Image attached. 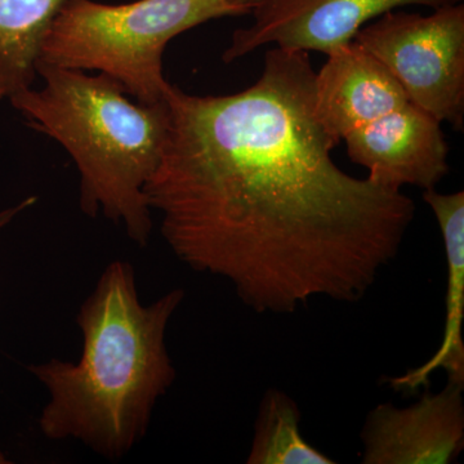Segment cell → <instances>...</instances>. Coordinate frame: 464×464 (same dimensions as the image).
Listing matches in <instances>:
<instances>
[{"instance_id": "obj_4", "label": "cell", "mask_w": 464, "mask_h": 464, "mask_svg": "<svg viewBox=\"0 0 464 464\" xmlns=\"http://www.w3.org/2000/svg\"><path fill=\"white\" fill-rule=\"evenodd\" d=\"M230 0H137L102 5L66 0L48 27L39 60L114 79L142 105L166 100L163 54L176 36L208 21L246 16Z\"/></svg>"}, {"instance_id": "obj_6", "label": "cell", "mask_w": 464, "mask_h": 464, "mask_svg": "<svg viewBox=\"0 0 464 464\" xmlns=\"http://www.w3.org/2000/svg\"><path fill=\"white\" fill-rule=\"evenodd\" d=\"M463 0H262L253 7V24L232 34L225 63L275 44L285 51L328 54L355 39L366 24L408 5L440 8Z\"/></svg>"}, {"instance_id": "obj_8", "label": "cell", "mask_w": 464, "mask_h": 464, "mask_svg": "<svg viewBox=\"0 0 464 464\" xmlns=\"http://www.w3.org/2000/svg\"><path fill=\"white\" fill-rule=\"evenodd\" d=\"M464 384L448 381L406 408L382 404L369 413L362 432L364 464H447L464 447Z\"/></svg>"}, {"instance_id": "obj_3", "label": "cell", "mask_w": 464, "mask_h": 464, "mask_svg": "<svg viewBox=\"0 0 464 464\" xmlns=\"http://www.w3.org/2000/svg\"><path fill=\"white\" fill-rule=\"evenodd\" d=\"M42 90L11 94L12 106L33 130L66 150L81 174L82 212L121 226L146 246L152 210L145 188L160 161L169 125L167 100L132 102L123 87L105 74L88 75L38 61Z\"/></svg>"}, {"instance_id": "obj_15", "label": "cell", "mask_w": 464, "mask_h": 464, "mask_svg": "<svg viewBox=\"0 0 464 464\" xmlns=\"http://www.w3.org/2000/svg\"><path fill=\"white\" fill-rule=\"evenodd\" d=\"M5 97H7V91H5V87L0 84V100L5 99Z\"/></svg>"}, {"instance_id": "obj_5", "label": "cell", "mask_w": 464, "mask_h": 464, "mask_svg": "<svg viewBox=\"0 0 464 464\" xmlns=\"http://www.w3.org/2000/svg\"><path fill=\"white\" fill-rule=\"evenodd\" d=\"M353 41L389 70L409 102L463 130V3L427 16L392 9L362 26Z\"/></svg>"}, {"instance_id": "obj_9", "label": "cell", "mask_w": 464, "mask_h": 464, "mask_svg": "<svg viewBox=\"0 0 464 464\" xmlns=\"http://www.w3.org/2000/svg\"><path fill=\"white\" fill-rule=\"evenodd\" d=\"M409 102L380 61L355 41L328 54L314 82V111L340 143L347 134Z\"/></svg>"}, {"instance_id": "obj_10", "label": "cell", "mask_w": 464, "mask_h": 464, "mask_svg": "<svg viewBox=\"0 0 464 464\" xmlns=\"http://www.w3.org/2000/svg\"><path fill=\"white\" fill-rule=\"evenodd\" d=\"M423 199L438 219L448 262L447 319L441 344L435 355L420 368L390 378L395 390L415 391L429 383L430 377L444 369L448 381L464 384V192L441 194L436 188L424 190Z\"/></svg>"}, {"instance_id": "obj_16", "label": "cell", "mask_w": 464, "mask_h": 464, "mask_svg": "<svg viewBox=\"0 0 464 464\" xmlns=\"http://www.w3.org/2000/svg\"><path fill=\"white\" fill-rule=\"evenodd\" d=\"M5 463H9V460H7V458H5V454L0 453V464Z\"/></svg>"}, {"instance_id": "obj_11", "label": "cell", "mask_w": 464, "mask_h": 464, "mask_svg": "<svg viewBox=\"0 0 464 464\" xmlns=\"http://www.w3.org/2000/svg\"><path fill=\"white\" fill-rule=\"evenodd\" d=\"M66 0H0V84L7 97L32 87L41 44Z\"/></svg>"}, {"instance_id": "obj_12", "label": "cell", "mask_w": 464, "mask_h": 464, "mask_svg": "<svg viewBox=\"0 0 464 464\" xmlns=\"http://www.w3.org/2000/svg\"><path fill=\"white\" fill-rule=\"evenodd\" d=\"M301 411L283 391H266L255 424L249 464H334L308 444L299 429Z\"/></svg>"}, {"instance_id": "obj_13", "label": "cell", "mask_w": 464, "mask_h": 464, "mask_svg": "<svg viewBox=\"0 0 464 464\" xmlns=\"http://www.w3.org/2000/svg\"><path fill=\"white\" fill-rule=\"evenodd\" d=\"M36 200H38L36 199V197H29L26 198V199L20 201V203L16 204V206L9 207L7 209L0 210V230H3L5 226L11 224V222L14 221V219L16 218L18 215L25 212V210L29 209V208L35 206Z\"/></svg>"}, {"instance_id": "obj_7", "label": "cell", "mask_w": 464, "mask_h": 464, "mask_svg": "<svg viewBox=\"0 0 464 464\" xmlns=\"http://www.w3.org/2000/svg\"><path fill=\"white\" fill-rule=\"evenodd\" d=\"M351 160L384 188L430 190L449 173V146L441 123L411 102L344 137Z\"/></svg>"}, {"instance_id": "obj_1", "label": "cell", "mask_w": 464, "mask_h": 464, "mask_svg": "<svg viewBox=\"0 0 464 464\" xmlns=\"http://www.w3.org/2000/svg\"><path fill=\"white\" fill-rule=\"evenodd\" d=\"M308 52L275 47L255 84L197 96L170 84L145 188L174 256L230 283L258 314L353 304L398 256L415 215L401 190L342 170L314 111Z\"/></svg>"}, {"instance_id": "obj_14", "label": "cell", "mask_w": 464, "mask_h": 464, "mask_svg": "<svg viewBox=\"0 0 464 464\" xmlns=\"http://www.w3.org/2000/svg\"><path fill=\"white\" fill-rule=\"evenodd\" d=\"M230 2L234 3V5H241V7L253 9V7L257 5L262 0H230Z\"/></svg>"}, {"instance_id": "obj_2", "label": "cell", "mask_w": 464, "mask_h": 464, "mask_svg": "<svg viewBox=\"0 0 464 464\" xmlns=\"http://www.w3.org/2000/svg\"><path fill=\"white\" fill-rule=\"evenodd\" d=\"M183 299L185 290L176 288L142 304L132 265L111 262L76 316L78 362L53 357L27 366L48 393L38 420L43 435L81 442L110 460L130 453L176 380L166 338Z\"/></svg>"}]
</instances>
